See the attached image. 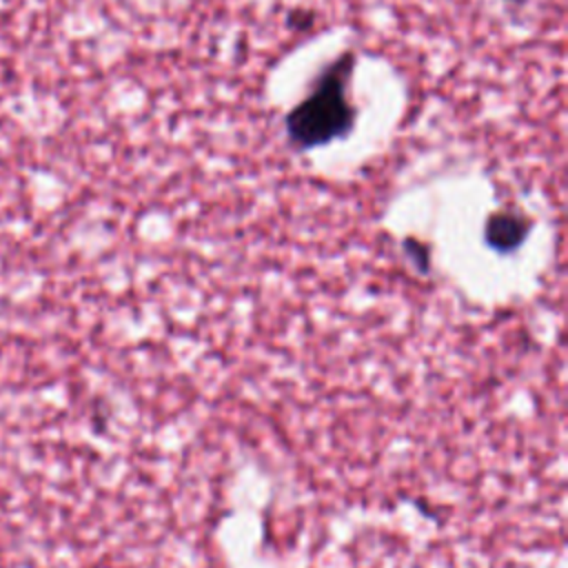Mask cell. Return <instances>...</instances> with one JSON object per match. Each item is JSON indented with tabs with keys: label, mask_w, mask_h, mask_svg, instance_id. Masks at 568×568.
Wrapping results in <instances>:
<instances>
[{
	"label": "cell",
	"mask_w": 568,
	"mask_h": 568,
	"mask_svg": "<svg viewBox=\"0 0 568 568\" xmlns=\"http://www.w3.org/2000/svg\"><path fill=\"white\" fill-rule=\"evenodd\" d=\"M313 20H315L313 11H302V9L291 11L288 18H286V22H288V27H291L293 31H304V29H308V27L313 24Z\"/></svg>",
	"instance_id": "3"
},
{
	"label": "cell",
	"mask_w": 568,
	"mask_h": 568,
	"mask_svg": "<svg viewBox=\"0 0 568 568\" xmlns=\"http://www.w3.org/2000/svg\"><path fill=\"white\" fill-rule=\"evenodd\" d=\"M504 2H508V4H517V7H519V4H526L528 0H504Z\"/></svg>",
	"instance_id": "4"
},
{
	"label": "cell",
	"mask_w": 568,
	"mask_h": 568,
	"mask_svg": "<svg viewBox=\"0 0 568 568\" xmlns=\"http://www.w3.org/2000/svg\"><path fill=\"white\" fill-rule=\"evenodd\" d=\"M357 64L353 49L333 58L313 80L311 91L286 111L284 133L295 151H313L346 140L357 111L348 100V82Z\"/></svg>",
	"instance_id": "1"
},
{
	"label": "cell",
	"mask_w": 568,
	"mask_h": 568,
	"mask_svg": "<svg viewBox=\"0 0 568 568\" xmlns=\"http://www.w3.org/2000/svg\"><path fill=\"white\" fill-rule=\"evenodd\" d=\"M530 231V220L513 213V211H497L486 222V242L497 251H513L517 248Z\"/></svg>",
	"instance_id": "2"
}]
</instances>
